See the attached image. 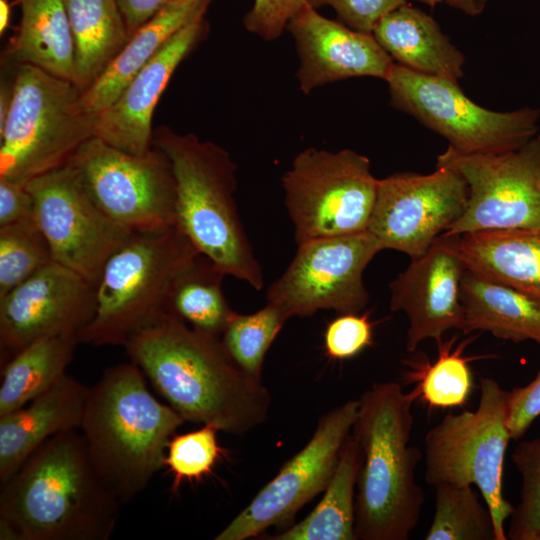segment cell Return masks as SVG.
<instances>
[{
  "mask_svg": "<svg viewBox=\"0 0 540 540\" xmlns=\"http://www.w3.org/2000/svg\"><path fill=\"white\" fill-rule=\"evenodd\" d=\"M318 9L322 6L333 8L346 26L372 34L378 22L396 8L407 4L406 0H306Z\"/></svg>",
  "mask_w": 540,
  "mask_h": 540,
  "instance_id": "74e56055",
  "label": "cell"
},
{
  "mask_svg": "<svg viewBox=\"0 0 540 540\" xmlns=\"http://www.w3.org/2000/svg\"><path fill=\"white\" fill-rule=\"evenodd\" d=\"M36 219L0 227V298L53 262Z\"/></svg>",
  "mask_w": 540,
  "mask_h": 540,
  "instance_id": "836d02e7",
  "label": "cell"
},
{
  "mask_svg": "<svg viewBox=\"0 0 540 540\" xmlns=\"http://www.w3.org/2000/svg\"><path fill=\"white\" fill-rule=\"evenodd\" d=\"M436 166L458 172L468 188L465 211L442 235L540 228V135L505 153H463L448 146Z\"/></svg>",
  "mask_w": 540,
  "mask_h": 540,
  "instance_id": "7c38bea8",
  "label": "cell"
},
{
  "mask_svg": "<svg viewBox=\"0 0 540 540\" xmlns=\"http://www.w3.org/2000/svg\"><path fill=\"white\" fill-rule=\"evenodd\" d=\"M206 11L177 31L131 79L117 99L97 116L96 137L135 155L152 148L154 110L179 64L204 38Z\"/></svg>",
  "mask_w": 540,
  "mask_h": 540,
  "instance_id": "ffe728a7",
  "label": "cell"
},
{
  "mask_svg": "<svg viewBox=\"0 0 540 540\" xmlns=\"http://www.w3.org/2000/svg\"><path fill=\"white\" fill-rule=\"evenodd\" d=\"M434 487L435 513L425 540H496L491 511L473 486Z\"/></svg>",
  "mask_w": 540,
  "mask_h": 540,
  "instance_id": "4dcf8cb0",
  "label": "cell"
},
{
  "mask_svg": "<svg viewBox=\"0 0 540 540\" xmlns=\"http://www.w3.org/2000/svg\"><path fill=\"white\" fill-rule=\"evenodd\" d=\"M122 346L185 421L235 435L266 421L269 391L262 380L235 364L220 338L200 332L166 311Z\"/></svg>",
  "mask_w": 540,
  "mask_h": 540,
  "instance_id": "6da1fadb",
  "label": "cell"
},
{
  "mask_svg": "<svg viewBox=\"0 0 540 540\" xmlns=\"http://www.w3.org/2000/svg\"><path fill=\"white\" fill-rule=\"evenodd\" d=\"M373 342V324L369 314L342 313L324 332V349L334 360L355 357Z\"/></svg>",
  "mask_w": 540,
  "mask_h": 540,
  "instance_id": "8d00e7d4",
  "label": "cell"
},
{
  "mask_svg": "<svg viewBox=\"0 0 540 540\" xmlns=\"http://www.w3.org/2000/svg\"><path fill=\"white\" fill-rule=\"evenodd\" d=\"M11 5L8 0H0V33L1 35L9 26Z\"/></svg>",
  "mask_w": 540,
  "mask_h": 540,
  "instance_id": "ee69618b",
  "label": "cell"
},
{
  "mask_svg": "<svg viewBox=\"0 0 540 540\" xmlns=\"http://www.w3.org/2000/svg\"><path fill=\"white\" fill-rule=\"evenodd\" d=\"M414 390L373 383L360 397L352 435L362 462L355 498L357 540H407L418 525L425 494L415 470L422 458L410 444Z\"/></svg>",
  "mask_w": 540,
  "mask_h": 540,
  "instance_id": "3957f363",
  "label": "cell"
},
{
  "mask_svg": "<svg viewBox=\"0 0 540 540\" xmlns=\"http://www.w3.org/2000/svg\"><path fill=\"white\" fill-rule=\"evenodd\" d=\"M468 188L455 170L436 166L429 174L396 173L379 179L367 231L382 250L411 259L423 255L465 211Z\"/></svg>",
  "mask_w": 540,
  "mask_h": 540,
  "instance_id": "2e32d148",
  "label": "cell"
},
{
  "mask_svg": "<svg viewBox=\"0 0 540 540\" xmlns=\"http://www.w3.org/2000/svg\"><path fill=\"white\" fill-rule=\"evenodd\" d=\"M306 0H253L244 17L247 31L265 41L279 38Z\"/></svg>",
  "mask_w": 540,
  "mask_h": 540,
  "instance_id": "f35d334b",
  "label": "cell"
},
{
  "mask_svg": "<svg viewBox=\"0 0 540 540\" xmlns=\"http://www.w3.org/2000/svg\"><path fill=\"white\" fill-rule=\"evenodd\" d=\"M361 462L360 446L351 433L319 503L303 520L267 539L356 540L355 489Z\"/></svg>",
  "mask_w": 540,
  "mask_h": 540,
  "instance_id": "83f0119b",
  "label": "cell"
},
{
  "mask_svg": "<svg viewBox=\"0 0 540 540\" xmlns=\"http://www.w3.org/2000/svg\"><path fill=\"white\" fill-rule=\"evenodd\" d=\"M190 1H193V0H169V2H173V3H186Z\"/></svg>",
  "mask_w": 540,
  "mask_h": 540,
  "instance_id": "f6af8a7d",
  "label": "cell"
},
{
  "mask_svg": "<svg viewBox=\"0 0 540 540\" xmlns=\"http://www.w3.org/2000/svg\"><path fill=\"white\" fill-rule=\"evenodd\" d=\"M464 335L486 331L515 343L540 344V301L466 268L461 281Z\"/></svg>",
  "mask_w": 540,
  "mask_h": 540,
  "instance_id": "d4e9b609",
  "label": "cell"
},
{
  "mask_svg": "<svg viewBox=\"0 0 540 540\" xmlns=\"http://www.w3.org/2000/svg\"><path fill=\"white\" fill-rule=\"evenodd\" d=\"M512 460L521 476V490L510 516L507 539L540 540V438L521 441Z\"/></svg>",
  "mask_w": 540,
  "mask_h": 540,
  "instance_id": "e575fe53",
  "label": "cell"
},
{
  "mask_svg": "<svg viewBox=\"0 0 540 540\" xmlns=\"http://www.w3.org/2000/svg\"><path fill=\"white\" fill-rule=\"evenodd\" d=\"M168 1L169 0H117L130 36L161 10Z\"/></svg>",
  "mask_w": 540,
  "mask_h": 540,
  "instance_id": "b9f144b4",
  "label": "cell"
},
{
  "mask_svg": "<svg viewBox=\"0 0 540 540\" xmlns=\"http://www.w3.org/2000/svg\"><path fill=\"white\" fill-rule=\"evenodd\" d=\"M359 400L323 415L306 445L291 457L251 502L214 538L246 540L271 526H284L327 487L357 418Z\"/></svg>",
  "mask_w": 540,
  "mask_h": 540,
  "instance_id": "9a60e30c",
  "label": "cell"
},
{
  "mask_svg": "<svg viewBox=\"0 0 540 540\" xmlns=\"http://www.w3.org/2000/svg\"><path fill=\"white\" fill-rule=\"evenodd\" d=\"M90 388L65 374L25 406L0 416V484L45 441L80 428Z\"/></svg>",
  "mask_w": 540,
  "mask_h": 540,
  "instance_id": "44dd1931",
  "label": "cell"
},
{
  "mask_svg": "<svg viewBox=\"0 0 540 540\" xmlns=\"http://www.w3.org/2000/svg\"><path fill=\"white\" fill-rule=\"evenodd\" d=\"M539 416L540 369L531 382L510 391L506 425L511 440L520 439Z\"/></svg>",
  "mask_w": 540,
  "mask_h": 540,
  "instance_id": "ab89813d",
  "label": "cell"
},
{
  "mask_svg": "<svg viewBox=\"0 0 540 540\" xmlns=\"http://www.w3.org/2000/svg\"><path fill=\"white\" fill-rule=\"evenodd\" d=\"M184 422L156 400L131 362L107 368L90 388L79 430L97 473L122 505L165 466L169 441Z\"/></svg>",
  "mask_w": 540,
  "mask_h": 540,
  "instance_id": "277c9868",
  "label": "cell"
},
{
  "mask_svg": "<svg viewBox=\"0 0 540 540\" xmlns=\"http://www.w3.org/2000/svg\"><path fill=\"white\" fill-rule=\"evenodd\" d=\"M288 319L269 302L251 314L235 312L220 336L221 344L239 368L262 380L265 355Z\"/></svg>",
  "mask_w": 540,
  "mask_h": 540,
  "instance_id": "d6a6232c",
  "label": "cell"
},
{
  "mask_svg": "<svg viewBox=\"0 0 540 540\" xmlns=\"http://www.w3.org/2000/svg\"><path fill=\"white\" fill-rule=\"evenodd\" d=\"M395 63L418 73L455 82L463 77L465 57L434 18L402 5L385 15L372 32Z\"/></svg>",
  "mask_w": 540,
  "mask_h": 540,
  "instance_id": "7402d4cb",
  "label": "cell"
},
{
  "mask_svg": "<svg viewBox=\"0 0 540 540\" xmlns=\"http://www.w3.org/2000/svg\"><path fill=\"white\" fill-rule=\"evenodd\" d=\"M97 206L132 232L175 227L176 185L166 154L152 146L141 155L94 136L70 160Z\"/></svg>",
  "mask_w": 540,
  "mask_h": 540,
  "instance_id": "8fae6325",
  "label": "cell"
},
{
  "mask_svg": "<svg viewBox=\"0 0 540 540\" xmlns=\"http://www.w3.org/2000/svg\"><path fill=\"white\" fill-rule=\"evenodd\" d=\"M76 336L40 338L1 365L0 416L25 406L66 374Z\"/></svg>",
  "mask_w": 540,
  "mask_h": 540,
  "instance_id": "f1b7e54d",
  "label": "cell"
},
{
  "mask_svg": "<svg viewBox=\"0 0 540 540\" xmlns=\"http://www.w3.org/2000/svg\"><path fill=\"white\" fill-rule=\"evenodd\" d=\"M287 29L297 51L296 79L304 94L353 77L386 80L395 63L373 34L324 17L307 1Z\"/></svg>",
  "mask_w": 540,
  "mask_h": 540,
  "instance_id": "d6986e66",
  "label": "cell"
},
{
  "mask_svg": "<svg viewBox=\"0 0 540 540\" xmlns=\"http://www.w3.org/2000/svg\"><path fill=\"white\" fill-rule=\"evenodd\" d=\"M26 185L53 260L97 285L105 263L132 231L97 206L71 161Z\"/></svg>",
  "mask_w": 540,
  "mask_h": 540,
  "instance_id": "5bb4252c",
  "label": "cell"
},
{
  "mask_svg": "<svg viewBox=\"0 0 540 540\" xmlns=\"http://www.w3.org/2000/svg\"><path fill=\"white\" fill-rule=\"evenodd\" d=\"M21 18L2 62L28 64L74 82L75 49L63 0H17Z\"/></svg>",
  "mask_w": 540,
  "mask_h": 540,
  "instance_id": "484cf974",
  "label": "cell"
},
{
  "mask_svg": "<svg viewBox=\"0 0 540 540\" xmlns=\"http://www.w3.org/2000/svg\"><path fill=\"white\" fill-rule=\"evenodd\" d=\"M225 276L200 254L174 281L167 312L200 332L220 338L235 314L223 292Z\"/></svg>",
  "mask_w": 540,
  "mask_h": 540,
  "instance_id": "f546056e",
  "label": "cell"
},
{
  "mask_svg": "<svg viewBox=\"0 0 540 540\" xmlns=\"http://www.w3.org/2000/svg\"><path fill=\"white\" fill-rule=\"evenodd\" d=\"M78 429L39 446L0 489V518L21 540H108L120 502L97 473Z\"/></svg>",
  "mask_w": 540,
  "mask_h": 540,
  "instance_id": "7a4b0ae2",
  "label": "cell"
},
{
  "mask_svg": "<svg viewBox=\"0 0 540 540\" xmlns=\"http://www.w3.org/2000/svg\"><path fill=\"white\" fill-rule=\"evenodd\" d=\"M510 391L480 378L475 411L447 414L425 436V481L435 486H475L489 507L496 540H507L504 523L514 506L503 494L504 461L511 440L507 425Z\"/></svg>",
  "mask_w": 540,
  "mask_h": 540,
  "instance_id": "ba28073f",
  "label": "cell"
},
{
  "mask_svg": "<svg viewBox=\"0 0 540 540\" xmlns=\"http://www.w3.org/2000/svg\"><path fill=\"white\" fill-rule=\"evenodd\" d=\"M211 0L186 3L167 2L149 21L131 34L122 50L100 76L81 92V105L86 112L98 116L120 95L139 70L184 25L207 10Z\"/></svg>",
  "mask_w": 540,
  "mask_h": 540,
  "instance_id": "cb8c5ba5",
  "label": "cell"
},
{
  "mask_svg": "<svg viewBox=\"0 0 540 540\" xmlns=\"http://www.w3.org/2000/svg\"><path fill=\"white\" fill-rule=\"evenodd\" d=\"M75 49V85L88 88L130 38L117 0H63Z\"/></svg>",
  "mask_w": 540,
  "mask_h": 540,
  "instance_id": "4316f807",
  "label": "cell"
},
{
  "mask_svg": "<svg viewBox=\"0 0 540 540\" xmlns=\"http://www.w3.org/2000/svg\"><path fill=\"white\" fill-rule=\"evenodd\" d=\"M199 255L176 227L132 232L102 269L95 313L78 334L79 343L122 345L167 311L174 281Z\"/></svg>",
  "mask_w": 540,
  "mask_h": 540,
  "instance_id": "8992f818",
  "label": "cell"
},
{
  "mask_svg": "<svg viewBox=\"0 0 540 540\" xmlns=\"http://www.w3.org/2000/svg\"><path fill=\"white\" fill-rule=\"evenodd\" d=\"M292 261L267 291V302L289 318L319 310L359 313L369 294L363 273L382 248L368 231L297 244Z\"/></svg>",
  "mask_w": 540,
  "mask_h": 540,
  "instance_id": "4fadbf2b",
  "label": "cell"
},
{
  "mask_svg": "<svg viewBox=\"0 0 540 540\" xmlns=\"http://www.w3.org/2000/svg\"><path fill=\"white\" fill-rule=\"evenodd\" d=\"M538 134L540 135V131L538 132Z\"/></svg>",
  "mask_w": 540,
  "mask_h": 540,
  "instance_id": "bcb514c9",
  "label": "cell"
},
{
  "mask_svg": "<svg viewBox=\"0 0 540 540\" xmlns=\"http://www.w3.org/2000/svg\"><path fill=\"white\" fill-rule=\"evenodd\" d=\"M465 269L456 237L441 234L389 284L390 309L404 312L409 320V352L424 340L438 343L447 331L462 329L461 281Z\"/></svg>",
  "mask_w": 540,
  "mask_h": 540,
  "instance_id": "ac0fdd59",
  "label": "cell"
},
{
  "mask_svg": "<svg viewBox=\"0 0 540 540\" xmlns=\"http://www.w3.org/2000/svg\"><path fill=\"white\" fill-rule=\"evenodd\" d=\"M455 237L466 268L540 301V228L485 230Z\"/></svg>",
  "mask_w": 540,
  "mask_h": 540,
  "instance_id": "603a6c76",
  "label": "cell"
},
{
  "mask_svg": "<svg viewBox=\"0 0 540 540\" xmlns=\"http://www.w3.org/2000/svg\"><path fill=\"white\" fill-rule=\"evenodd\" d=\"M95 309L96 285L51 262L0 298L1 365L40 338H78Z\"/></svg>",
  "mask_w": 540,
  "mask_h": 540,
  "instance_id": "e0dca14e",
  "label": "cell"
},
{
  "mask_svg": "<svg viewBox=\"0 0 540 540\" xmlns=\"http://www.w3.org/2000/svg\"><path fill=\"white\" fill-rule=\"evenodd\" d=\"M33 219L35 203L26 183L0 178V227Z\"/></svg>",
  "mask_w": 540,
  "mask_h": 540,
  "instance_id": "60d3db41",
  "label": "cell"
},
{
  "mask_svg": "<svg viewBox=\"0 0 540 540\" xmlns=\"http://www.w3.org/2000/svg\"><path fill=\"white\" fill-rule=\"evenodd\" d=\"M152 145L166 154L173 169L175 227L226 276L261 290L264 275L237 210V166L229 152L164 125L153 132Z\"/></svg>",
  "mask_w": 540,
  "mask_h": 540,
  "instance_id": "5b68a950",
  "label": "cell"
},
{
  "mask_svg": "<svg viewBox=\"0 0 540 540\" xmlns=\"http://www.w3.org/2000/svg\"><path fill=\"white\" fill-rule=\"evenodd\" d=\"M378 181L370 160L353 150L299 152L282 177L297 244L367 231Z\"/></svg>",
  "mask_w": 540,
  "mask_h": 540,
  "instance_id": "9c48e42d",
  "label": "cell"
},
{
  "mask_svg": "<svg viewBox=\"0 0 540 540\" xmlns=\"http://www.w3.org/2000/svg\"><path fill=\"white\" fill-rule=\"evenodd\" d=\"M218 431L214 426L203 425L170 439L165 466L174 476L173 490H177L183 481H198L211 473L222 456V448L217 443Z\"/></svg>",
  "mask_w": 540,
  "mask_h": 540,
  "instance_id": "d590c367",
  "label": "cell"
},
{
  "mask_svg": "<svg viewBox=\"0 0 540 540\" xmlns=\"http://www.w3.org/2000/svg\"><path fill=\"white\" fill-rule=\"evenodd\" d=\"M385 81L393 108L414 117L463 153L514 151L539 132L537 108L495 112L469 99L458 82L418 73L397 63Z\"/></svg>",
  "mask_w": 540,
  "mask_h": 540,
  "instance_id": "30bf717a",
  "label": "cell"
},
{
  "mask_svg": "<svg viewBox=\"0 0 540 540\" xmlns=\"http://www.w3.org/2000/svg\"><path fill=\"white\" fill-rule=\"evenodd\" d=\"M469 340L453 350V341L446 344L438 342L439 354L434 362L420 361L419 364H412L414 371L406 377L418 382L415 391L429 408L465 406L474 384L469 366L472 358L463 356Z\"/></svg>",
  "mask_w": 540,
  "mask_h": 540,
  "instance_id": "1f68e13d",
  "label": "cell"
},
{
  "mask_svg": "<svg viewBox=\"0 0 540 540\" xmlns=\"http://www.w3.org/2000/svg\"><path fill=\"white\" fill-rule=\"evenodd\" d=\"M429 7H434L437 4L445 3L448 6L455 8L466 15L477 16L481 14L489 0H416Z\"/></svg>",
  "mask_w": 540,
  "mask_h": 540,
  "instance_id": "7bdbcfd3",
  "label": "cell"
},
{
  "mask_svg": "<svg viewBox=\"0 0 540 540\" xmlns=\"http://www.w3.org/2000/svg\"><path fill=\"white\" fill-rule=\"evenodd\" d=\"M74 82L16 64L13 102L0 128V178L27 183L69 162L95 136L97 116Z\"/></svg>",
  "mask_w": 540,
  "mask_h": 540,
  "instance_id": "52a82bcc",
  "label": "cell"
}]
</instances>
